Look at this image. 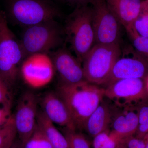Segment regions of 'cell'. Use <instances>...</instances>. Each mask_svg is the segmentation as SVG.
<instances>
[{
  "instance_id": "obj_8",
  "label": "cell",
  "mask_w": 148,
  "mask_h": 148,
  "mask_svg": "<svg viewBox=\"0 0 148 148\" xmlns=\"http://www.w3.org/2000/svg\"><path fill=\"white\" fill-rule=\"evenodd\" d=\"M55 72L53 61L47 53L28 56L22 61L19 69V74L25 83L34 88L48 84Z\"/></svg>"
},
{
  "instance_id": "obj_27",
  "label": "cell",
  "mask_w": 148,
  "mask_h": 148,
  "mask_svg": "<svg viewBox=\"0 0 148 148\" xmlns=\"http://www.w3.org/2000/svg\"><path fill=\"white\" fill-rule=\"evenodd\" d=\"M11 116V106L0 105V127L5 124Z\"/></svg>"
},
{
  "instance_id": "obj_20",
  "label": "cell",
  "mask_w": 148,
  "mask_h": 148,
  "mask_svg": "<svg viewBox=\"0 0 148 148\" xmlns=\"http://www.w3.org/2000/svg\"><path fill=\"white\" fill-rule=\"evenodd\" d=\"M23 148H53L42 130L36 125L34 131Z\"/></svg>"
},
{
  "instance_id": "obj_5",
  "label": "cell",
  "mask_w": 148,
  "mask_h": 148,
  "mask_svg": "<svg viewBox=\"0 0 148 148\" xmlns=\"http://www.w3.org/2000/svg\"><path fill=\"white\" fill-rule=\"evenodd\" d=\"M6 9L11 19L25 28L55 20L61 14L50 0H7Z\"/></svg>"
},
{
  "instance_id": "obj_17",
  "label": "cell",
  "mask_w": 148,
  "mask_h": 148,
  "mask_svg": "<svg viewBox=\"0 0 148 148\" xmlns=\"http://www.w3.org/2000/svg\"><path fill=\"white\" fill-rule=\"evenodd\" d=\"M37 124L42 130L53 148H69L67 140L62 132L56 127L42 111H38Z\"/></svg>"
},
{
  "instance_id": "obj_6",
  "label": "cell",
  "mask_w": 148,
  "mask_h": 148,
  "mask_svg": "<svg viewBox=\"0 0 148 148\" xmlns=\"http://www.w3.org/2000/svg\"><path fill=\"white\" fill-rule=\"evenodd\" d=\"M20 41L25 58L37 53H47L63 42L64 30L55 20L25 28Z\"/></svg>"
},
{
  "instance_id": "obj_23",
  "label": "cell",
  "mask_w": 148,
  "mask_h": 148,
  "mask_svg": "<svg viewBox=\"0 0 148 148\" xmlns=\"http://www.w3.org/2000/svg\"><path fill=\"white\" fill-rule=\"evenodd\" d=\"M135 50L148 60V37L140 36L138 33L130 37Z\"/></svg>"
},
{
  "instance_id": "obj_15",
  "label": "cell",
  "mask_w": 148,
  "mask_h": 148,
  "mask_svg": "<svg viewBox=\"0 0 148 148\" xmlns=\"http://www.w3.org/2000/svg\"><path fill=\"white\" fill-rule=\"evenodd\" d=\"M42 106L44 113L54 124L76 129L68 108L56 91L47 93L43 98Z\"/></svg>"
},
{
  "instance_id": "obj_26",
  "label": "cell",
  "mask_w": 148,
  "mask_h": 148,
  "mask_svg": "<svg viewBox=\"0 0 148 148\" xmlns=\"http://www.w3.org/2000/svg\"><path fill=\"white\" fill-rule=\"evenodd\" d=\"M10 87L0 75V105L11 106Z\"/></svg>"
},
{
  "instance_id": "obj_11",
  "label": "cell",
  "mask_w": 148,
  "mask_h": 148,
  "mask_svg": "<svg viewBox=\"0 0 148 148\" xmlns=\"http://www.w3.org/2000/svg\"><path fill=\"white\" fill-rule=\"evenodd\" d=\"M38 112L36 95L31 91L25 92L20 97L13 115L18 139L23 147L36 129Z\"/></svg>"
},
{
  "instance_id": "obj_12",
  "label": "cell",
  "mask_w": 148,
  "mask_h": 148,
  "mask_svg": "<svg viewBox=\"0 0 148 148\" xmlns=\"http://www.w3.org/2000/svg\"><path fill=\"white\" fill-rule=\"evenodd\" d=\"M51 58L59 82L71 85L86 81L82 63L66 48H58Z\"/></svg>"
},
{
  "instance_id": "obj_19",
  "label": "cell",
  "mask_w": 148,
  "mask_h": 148,
  "mask_svg": "<svg viewBox=\"0 0 148 148\" xmlns=\"http://www.w3.org/2000/svg\"><path fill=\"white\" fill-rule=\"evenodd\" d=\"M138 116V126L134 136L143 139L148 133V98L136 105Z\"/></svg>"
},
{
  "instance_id": "obj_29",
  "label": "cell",
  "mask_w": 148,
  "mask_h": 148,
  "mask_svg": "<svg viewBox=\"0 0 148 148\" xmlns=\"http://www.w3.org/2000/svg\"><path fill=\"white\" fill-rule=\"evenodd\" d=\"M10 148H23V145L18 139H16Z\"/></svg>"
},
{
  "instance_id": "obj_2",
  "label": "cell",
  "mask_w": 148,
  "mask_h": 148,
  "mask_svg": "<svg viewBox=\"0 0 148 148\" xmlns=\"http://www.w3.org/2000/svg\"><path fill=\"white\" fill-rule=\"evenodd\" d=\"M64 31L76 57L82 64L95 44L92 9L88 3L76 7L67 18Z\"/></svg>"
},
{
  "instance_id": "obj_28",
  "label": "cell",
  "mask_w": 148,
  "mask_h": 148,
  "mask_svg": "<svg viewBox=\"0 0 148 148\" xmlns=\"http://www.w3.org/2000/svg\"><path fill=\"white\" fill-rule=\"evenodd\" d=\"M72 5L77 6L89 3V0H63Z\"/></svg>"
},
{
  "instance_id": "obj_21",
  "label": "cell",
  "mask_w": 148,
  "mask_h": 148,
  "mask_svg": "<svg viewBox=\"0 0 148 148\" xmlns=\"http://www.w3.org/2000/svg\"><path fill=\"white\" fill-rule=\"evenodd\" d=\"M93 148H116L118 140L111 135L108 129L93 138Z\"/></svg>"
},
{
  "instance_id": "obj_3",
  "label": "cell",
  "mask_w": 148,
  "mask_h": 148,
  "mask_svg": "<svg viewBox=\"0 0 148 148\" xmlns=\"http://www.w3.org/2000/svg\"><path fill=\"white\" fill-rule=\"evenodd\" d=\"M24 58L20 41L9 28L5 12L0 11V75L10 87L16 82Z\"/></svg>"
},
{
  "instance_id": "obj_4",
  "label": "cell",
  "mask_w": 148,
  "mask_h": 148,
  "mask_svg": "<svg viewBox=\"0 0 148 148\" xmlns=\"http://www.w3.org/2000/svg\"><path fill=\"white\" fill-rule=\"evenodd\" d=\"M121 52L119 44H95L82 62L86 81L92 84L104 85Z\"/></svg>"
},
{
  "instance_id": "obj_10",
  "label": "cell",
  "mask_w": 148,
  "mask_h": 148,
  "mask_svg": "<svg viewBox=\"0 0 148 148\" xmlns=\"http://www.w3.org/2000/svg\"><path fill=\"white\" fill-rule=\"evenodd\" d=\"M146 79L118 80L104 88L105 98L120 106L132 105L148 98Z\"/></svg>"
},
{
  "instance_id": "obj_32",
  "label": "cell",
  "mask_w": 148,
  "mask_h": 148,
  "mask_svg": "<svg viewBox=\"0 0 148 148\" xmlns=\"http://www.w3.org/2000/svg\"><path fill=\"white\" fill-rule=\"evenodd\" d=\"M145 144V148H148V134L143 139Z\"/></svg>"
},
{
  "instance_id": "obj_1",
  "label": "cell",
  "mask_w": 148,
  "mask_h": 148,
  "mask_svg": "<svg viewBox=\"0 0 148 148\" xmlns=\"http://www.w3.org/2000/svg\"><path fill=\"white\" fill-rule=\"evenodd\" d=\"M56 92L66 104L77 130H84L86 121L105 97V89L87 81L75 84L59 82Z\"/></svg>"
},
{
  "instance_id": "obj_22",
  "label": "cell",
  "mask_w": 148,
  "mask_h": 148,
  "mask_svg": "<svg viewBox=\"0 0 148 148\" xmlns=\"http://www.w3.org/2000/svg\"><path fill=\"white\" fill-rule=\"evenodd\" d=\"M17 136L13 115L6 123L0 127V147L6 142L16 138Z\"/></svg>"
},
{
  "instance_id": "obj_14",
  "label": "cell",
  "mask_w": 148,
  "mask_h": 148,
  "mask_svg": "<svg viewBox=\"0 0 148 148\" xmlns=\"http://www.w3.org/2000/svg\"><path fill=\"white\" fill-rule=\"evenodd\" d=\"M109 8L129 36L136 32L134 23L142 9L141 0H105Z\"/></svg>"
},
{
  "instance_id": "obj_9",
  "label": "cell",
  "mask_w": 148,
  "mask_h": 148,
  "mask_svg": "<svg viewBox=\"0 0 148 148\" xmlns=\"http://www.w3.org/2000/svg\"><path fill=\"white\" fill-rule=\"evenodd\" d=\"M134 49L127 46L121 50L103 88L118 80L147 77L148 60Z\"/></svg>"
},
{
  "instance_id": "obj_18",
  "label": "cell",
  "mask_w": 148,
  "mask_h": 148,
  "mask_svg": "<svg viewBox=\"0 0 148 148\" xmlns=\"http://www.w3.org/2000/svg\"><path fill=\"white\" fill-rule=\"evenodd\" d=\"M69 148H91V143L81 131L69 127H61Z\"/></svg>"
},
{
  "instance_id": "obj_33",
  "label": "cell",
  "mask_w": 148,
  "mask_h": 148,
  "mask_svg": "<svg viewBox=\"0 0 148 148\" xmlns=\"http://www.w3.org/2000/svg\"><path fill=\"white\" fill-rule=\"evenodd\" d=\"M146 83H147V89L148 90V76L146 78Z\"/></svg>"
},
{
  "instance_id": "obj_30",
  "label": "cell",
  "mask_w": 148,
  "mask_h": 148,
  "mask_svg": "<svg viewBox=\"0 0 148 148\" xmlns=\"http://www.w3.org/2000/svg\"><path fill=\"white\" fill-rule=\"evenodd\" d=\"M16 139V138L9 140V141L6 142L5 143H4V144H3V145L1 146V147H0V148H10L12 144H13V142H14V140H15Z\"/></svg>"
},
{
  "instance_id": "obj_31",
  "label": "cell",
  "mask_w": 148,
  "mask_h": 148,
  "mask_svg": "<svg viewBox=\"0 0 148 148\" xmlns=\"http://www.w3.org/2000/svg\"><path fill=\"white\" fill-rule=\"evenodd\" d=\"M141 10L148 13V0L143 1Z\"/></svg>"
},
{
  "instance_id": "obj_34",
  "label": "cell",
  "mask_w": 148,
  "mask_h": 148,
  "mask_svg": "<svg viewBox=\"0 0 148 148\" xmlns=\"http://www.w3.org/2000/svg\"></svg>"
},
{
  "instance_id": "obj_13",
  "label": "cell",
  "mask_w": 148,
  "mask_h": 148,
  "mask_svg": "<svg viewBox=\"0 0 148 148\" xmlns=\"http://www.w3.org/2000/svg\"><path fill=\"white\" fill-rule=\"evenodd\" d=\"M138 126V116L136 105H112V117L109 129L115 139L135 135Z\"/></svg>"
},
{
  "instance_id": "obj_7",
  "label": "cell",
  "mask_w": 148,
  "mask_h": 148,
  "mask_svg": "<svg viewBox=\"0 0 148 148\" xmlns=\"http://www.w3.org/2000/svg\"><path fill=\"white\" fill-rule=\"evenodd\" d=\"M92 11L95 44H119L121 24L105 0H89Z\"/></svg>"
},
{
  "instance_id": "obj_25",
  "label": "cell",
  "mask_w": 148,
  "mask_h": 148,
  "mask_svg": "<svg viewBox=\"0 0 148 148\" xmlns=\"http://www.w3.org/2000/svg\"><path fill=\"white\" fill-rule=\"evenodd\" d=\"M134 27L138 34L148 37V13L141 11L134 23Z\"/></svg>"
},
{
  "instance_id": "obj_16",
  "label": "cell",
  "mask_w": 148,
  "mask_h": 148,
  "mask_svg": "<svg viewBox=\"0 0 148 148\" xmlns=\"http://www.w3.org/2000/svg\"><path fill=\"white\" fill-rule=\"evenodd\" d=\"M112 114V105H110L103 98L88 119L84 130L93 138L99 133L109 129Z\"/></svg>"
},
{
  "instance_id": "obj_24",
  "label": "cell",
  "mask_w": 148,
  "mask_h": 148,
  "mask_svg": "<svg viewBox=\"0 0 148 148\" xmlns=\"http://www.w3.org/2000/svg\"><path fill=\"white\" fill-rule=\"evenodd\" d=\"M116 148H145V144L143 139L133 135L118 140Z\"/></svg>"
}]
</instances>
